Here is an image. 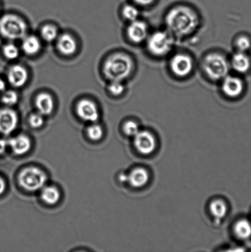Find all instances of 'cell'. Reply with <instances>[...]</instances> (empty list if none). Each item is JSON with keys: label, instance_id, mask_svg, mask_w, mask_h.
Masks as SVG:
<instances>
[{"label": "cell", "instance_id": "2", "mask_svg": "<svg viewBox=\"0 0 251 252\" xmlns=\"http://www.w3.org/2000/svg\"><path fill=\"white\" fill-rule=\"evenodd\" d=\"M134 62L131 57L123 53H117L108 57L103 65V73L111 81H123L132 75Z\"/></svg>", "mask_w": 251, "mask_h": 252}, {"label": "cell", "instance_id": "36", "mask_svg": "<svg viewBox=\"0 0 251 252\" xmlns=\"http://www.w3.org/2000/svg\"><path fill=\"white\" fill-rule=\"evenodd\" d=\"M128 174H122L120 175L119 180L122 182H127Z\"/></svg>", "mask_w": 251, "mask_h": 252}, {"label": "cell", "instance_id": "31", "mask_svg": "<svg viewBox=\"0 0 251 252\" xmlns=\"http://www.w3.org/2000/svg\"><path fill=\"white\" fill-rule=\"evenodd\" d=\"M29 125L34 128H39L43 126L44 123L43 115L40 113H34L29 118Z\"/></svg>", "mask_w": 251, "mask_h": 252}, {"label": "cell", "instance_id": "8", "mask_svg": "<svg viewBox=\"0 0 251 252\" xmlns=\"http://www.w3.org/2000/svg\"><path fill=\"white\" fill-rule=\"evenodd\" d=\"M134 146L139 154L147 156L152 154L157 148V140L149 130H140L134 137Z\"/></svg>", "mask_w": 251, "mask_h": 252}, {"label": "cell", "instance_id": "11", "mask_svg": "<svg viewBox=\"0 0 251 252\" xmlns=\"http://www.w3.org/2000/svg\"><path fill=\"white\" fill-rule=\"evenodd\" d=\"M222 80V91L227 97L235 98L242 94L245 85L242 79L228 75Z\"/></svg>", "mask_w": 251, "mask_h": 252}, {"label": "cell", "instance_id": "25", "mask_svg": "<svg viewBox=\"0 0 251 252\" xmlns=\"http://www.w3.org/2000/svg\"><path fill=\"white\" fill-rule=\"evenodd\" d=\"M1 102L7 106L16 104L19 100L18 94L13 90L4 91L1 98Z\"/></svg>", "mask_w": 251, "mask_h": 252}, {"label": "cell", "instance_id": "3", "mask_svg": "<svg viewBox=\"0 0 251 252\" xmlns=\"http://www.w3.org/2000/svg\"><path fill=\"white\" fill-rule=\"evenodd\" d=\"M204 72L211 80H222L229 73L230 64L223 54L218 53L208 54L202 63Z\"/></svg>", "mask_w": 251, "mask_h": 252}, {"label": "cell", "instance_id": "15", "mask_svg": "<svg viewBox=\"0 0 251 252\" xmlns=\"http://www.w3.org/2000/svg\"><path fill=\"white\" fill-rule=\"evenodd\" d=\"M56 48L63 56H72L77 51V41L71 34L63 33L58 36L56 40Z\"/></svg>", "mask_w": 251, "mask_h": 252}, {"label": "cell", "instance_id": "18", "mask_svg": "<svg viewBox=\"0 0 251 252\" xmlns=\"http://www.w3.org/2000/svg\"><path fill=\"white\" fill-rule=\"evenodd\" d=\"M8 144L16 155H22L28 152L31 147V142L26 136L21 135L11 138Z\"/></svg>", "mask_w": 251, "mask_h": 252}, {"label": "cell", "instance_id": "10", "mask_svg": "<svg viewBox=\"0 0 251 252\" xmlns=\"http://www.w3.org/2000/svg\"><path fill=\"white\" fill-rule=\"evenodd\" d=\"M148 27L146 22L138 19L130 22L127 30L128 38L135 44L146 41L149 36Z\"/></svg>", "mask_w": 251, "mask_h": 252}, {"label": "cell", "instance_id": "24", "mask_svg": "<svg viewBox=\"0 0 251 252\" xmlns=\"http://www.w3.org/2000/svg\"><path fill=\"white\" fill-rule=\"evenodd\" d=\"M122 13L124 19L130 22L139 19V9L133 4L125 5L123 7Z\"/></svg>", "mask_w": 251, "mask_h": 252}, {"label": "cell", "instance_id": "1", "mask_svg": "<svg viewBox=\"0 0 251 252\" xmlns=\"http://www.w3.org/2000/svg\"><path fill=\"white\" fill-rule=\"evenodd\" d=\"M165 21L168 32L179 38L193 34L200 24L197 13L186 6H176L169 10Z\"/></svg>", "mask_w": 251, "mask_h": 252}, {"label": "cell", "instance_id": "30", "mask_svg": "<svg viewBox=\"0 0 251 252\" xmlns=\"http://www.w3.org/2000/svg\"><path fill=\"white\" fill-rule=\"evenodd\" d=\"M125 88L122 81H113L111 83L108 90L114 96L121 95L124 93Z\"/></svg>", "mask_w": 251, "mask_h": 252}, {"label": "cell", "instance_id": "33", "mask_svg": "<svg viewBox=\"0 0 251 252\" xmlns=\"http://www.w3.org/2000/svg\"><path fill=\"white\" fill-rule=\"evenodd\" d=\"M8 143L2 138H0V155H2L6 150Z\"/></svg>", "mask_w": 251, "mask_h": 252}, {"label": "cell", "instance_id": "23", "mask_svg": "<svg viewBox=\"0 0 251 252\" xmlns=\"http://www.w3.org/2000/svg\"><path fill=\"white\" fill-rule=\"evenodd\" d=\"M41 34L44 41L53 42L58 38V30L54 25L47 24L42 27Z\"/></svg>", "mask_w": 251, "mask_h": 252}, {"label": "cell", "instance_id": "12", "mask_svg": "<svg viewBox=\"0 0 251 252\" xmlns=\"http://www.w3.org/2000/svg\"><path fill=\"white\" fill-rule=\"evenodd\" d=\"M18 117L16 112L10 108L0 110V133L8 135L16 129Z\"/></svg>", "mask_w": 251, "mask_h": 252}, {"label": "cell", "instance_id": "29", "mask_svg": "<svg viewBox=\"0 0 251 252\" xmlns=\"http://www.w3.org/2000/svg\"><path fill=\"white\" fill-rule=\"evenodd\" d=\"M88 137L92 140H99L103 137V128L98 125H93L87 128Z\"/></svg>", "mask_w": 251, "mask_h": 252}, {"label": "cell", "instance_id": "6", "mask_svg": "<svg viewBox=\"0 0 251 252\" xmlns=\"http://www.w3.org/2000/svg\"><path fill=\"white\" fill-rule=\"evenodd\" d=\"M47 177L40 169L29 167L22 170L19 175V182L24 189L30 191L41 189L45 184Z\"/></svg>", "mask_w": 251, "mask_h": 252}, {"label": "cell", "instance_id": "4", "mask_svg": "<svg viewBox=\"0 0 251 252\" xmlns=\"http://www.w3.org/2000/svg\"><path fill=\"white\" fill-rule=\"evenodd\" d=\"M27 30L26 21L17 15L7 14L0 18V34L9 40L23 39Z\"/></svg>", "mask_w": 251, "mask_h": 252}, {"label": "cell", "instance_id": "14", "mask_svg": "<svg viewBox=\"0 0 251 252\" xmlns=\"http://www.w3.org/2000/svg\"><path fill=\"white\" fill-rule=\"evenodd\" d=\"M150 175L146 169L142 167H138L133 169L128 174L127 182L134 189H141L146 186L149 182Z\"/></svg>", "mask_w": 251, "mask_h": 252}, {"label": "cell", "instance_id": "35", "mask_svg": "<svg viewBox=\"0 0 251 252\" xmlns=\"http://www.w3.org/2000/svg\"><path fill=\"white\" fill-rule=\"evenodd\" d=\"M6 83L4 81L0 78V93H3L6 90Z\"/></svg>", "mask_w": 251, "mask_h": 252}, {"label": "cell", "instance_id": "19", "mask_svg": "<svg viewBox=\"0 0 251 252\" xmlns=\"http://www.w3.org/2000/svg\"><path fill=\"white\" fill-rule=\"evenodd\" d=\"M233 232L240 240H249L251 238V221L245 219L239 220L233 226Z\"/></svg>", "mask_w": 251, "mask_h": 252}, {"label": "cell", "instance_id": "7", "mask_svg": "<svg viewBox=\"0 0 251 252\" xmlns=\"http://www.w3.org/2000/svg\"><path fill=\"white\" fill-rule=\"evenodd\" d=\"M169 67L174 75L184 78L192 73L194 68L193 58L188 54L178 53L172 57Z\"/></svg>", "mask_w": 251, "mask_h": 252}, {"label": "cell", "instance_id": "21", "mask_svg": "<svg viewBox=\"0 0 251 252\" xmlns=\"http://www.w3.org/2000/svg\"><path fill=\"white\" fill-rule=\"evenodd\" d=\"M209 210L214 218L221 220L225 218L228 212L227 204L222 199L213 200L209 205Z\"/></svg>", "mask_w": 251, "mask_h": 252}, {"label": "cell", "instance_id": "16", "mask_svg": "<svg viewBox=\"0 0 251 252\" xmlns=\"http://www.w3.org/2000/svg\"><path fill=\"white\" fill-rule=\"evenodd\" d=\"M230 67L240 74L247 73L251 66V61L247 53L237 51L233 54L230 62Z\"/></svg>", "mask_w": 251, "mask_h": 252}, {"label": "cell", "instance_id": "28", "mask_svg": "<svg viewBox=\"0 0 251 252\" xmlns=\"http://www.w3.org/2000/svg\"><path fill=\"white\" fill-rule=\"evenodd\" d=\"M123 129L127 136L134 137L140 130V127L137 122L130 120L125 123Z\"/></svg>", "mask_w": 251, "mask_h": 252}, {"label": "cell", "instance_id": "20", "mask_svg": "<svg viewBox=\"0 0 251 252\" xmlns=\"http://www.w3.org/2000/svg\"><path fill=\"white\" fill-rule=\"evenodd\" d=\"M22 43V50L28 56L38 54L41 49V43L38 37L34 35L25 36Z\"/></svg>", "mask_w": 251, "mask_h": 252}, {"label": "cell", "instance_id": "27", "mask_svg": "<svg viewBox=\"0 0 251 252\" xmlns=\"http://www.w3.org/2000/svg\"><path fill=\"white\" fill-rule=\"evenodd\" d=\"M235 46L237 51L247 53L251 48V39L246 35L239 36L235 40Z\"/></svg>", "mask_w": 251, "mask_h": 252}, {"label": "cell", "instance_id": "13", "mask_svg": "<svg viewBox=\"0 0 251 252\" xmlns=\"http://www.w3.org/2000/svg\"><path fill=\"white\" fill-rule=\"evenodd\" d=\"M7 81L12 86L19 88L26 85L28 80V71L21 65L12 66L7 71Z\"/></svg>", "mask_w": 251, "mask_h": 252}, {"label": "cell", "instance_id": "5", "mask_svg": "<svg viewBox=\"0 0 251 252\" xmlns=\"http://www.w3.org/2000/svg\"><path fill=\"white\" fill-rule=\"evenodd\" d=\"M169 32L157 31L150 34L146 39V46L149 53L156 57H163L171 51L173 46V39Z\"/></svg>", "mask_w": 251, "mask_h": 252}, {"label": "cell", "instance_id": "9", "mask_svg": "<svg viewBox=\"0 0 251 252\" xmlns=\"http://www.w3.org/2000/svg\"><path fill=\"white\" fill-rule=\"evenodd\" d=\"M76 112L81 119L86 122L94 123L99 118L97 106L92 100L87 98L79 101L76 105Z\"/></svg>", "mask_w": 251, "mask_h": 252}, {"label": "cell", "instance_id": "26", "mask_svg": "<svg viewBox=\"0 0 251 252\" xmlns=\"http://www.w3.org/2000/svg\"><path fill=\"white\" fill-rule=\"evenodd\" d=\"M2 53L8 60L13 61L19 56V49L13 43L5 44L2 48Z\"/></svg>", "mask_w": 251, "mask_h": 252}, {"label": "cell", "instance_id": "17", "mask_svg": "<svg viewBox=\"0 0 251 252\" xmlns=\"http://www.w3.org/2000/svg\"><path fill=\"white\" fill-rule=\"evenodd\" d=\"M54 98L50 94L41 93L36 95L35 106L42 115H51L54 110Z\"/></svg>", "mask_w": 251, "mask_h": 252}, {"label": "cell", "instance_id": "32", "mask_svg": "<svg viewBox=\"0 0 251 252\" xmlns=\"http://www.w3.org/2000/svg\"><path fill=\"white\" fill-rule=\"evenodd\" d=\"M133 1L139 6H147L153 3L156 0H133Z\"/></svg>", "mask_w": 251, "mask_h": 252}, {"label": "cell", "instance_id": "34", "mask_svg": "<svg viewBox=\"0 0 251 252\" xmlns=\"http://www.w3.org/2000/svg\"><path fill=\"white\" fill-rule=\"evenodd\" d=\"M5 189H6V184L4 180L0 178V194L3 193Z\"/></svg>", "mask_w": 251, "mask_h": 252}, {"label": "cell", "instance_id": "22", "mask_svg": "<svg viewBox=\"0 0 251 252\" xmlns=\"http://www.w3.org/2000/svg\"><path fill=\"white\" fill-rule=\"evenodd\" d=\"M60 192L54 187L44 188L41 192V198L46 204L54 205L60 199Z\"/></svg>", "mask_w": 251, "mask_h": 252}]
</instances>
